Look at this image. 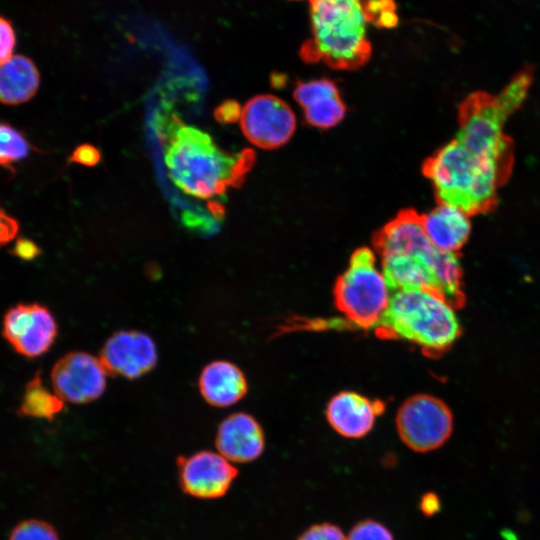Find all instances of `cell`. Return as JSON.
<instances>
[{
	"label": "cell",
	"instance_id": "14",
	"mask_svg": "<svg viewBox=\"0 0 540 540\" xmlns=\"http://www.w3.org/2000/svg\"><path fill=\"white\" fill-rule=\"evenodd\" d=\"M215 443L218 452L230 462L246 463L262 454L265 437L262 427L253 416L238 412L220 423Z\"/></svg>",
	"mask_w": 540,
	"mask_h": 540
},
{
	"label": "cell",
	"instance_id": "13",
	"mask_svg": "<svg viewBox=\"0 0 540 540\" xmlns=\"http://www.w3.org/2000/svg\"><path fill=\"white\" fill-rule=\"evenodd\" d=\"M385 410L381 400H372L354 391L334 395L326 407V419L341 436L361 438L373 428L376 418Z\"/></svg>",
	"mask_w": 540,
	"mask_h": 540
},
{
	"label": "cell",
	"instance_id": "24",
	"mask_svg": "<svg viewBox=\"0 0 540 540\" xmlns=\"http://www.w3.org/2000/svg\"><path fill=\"white\" fill-rule=\"evenodd\" d=\"M16 34L12 24L0 15V65L13 56Z\"/></svg>",
	"mask_w": 540,
	"mask_h": 540
},
{
	"label": "cell",
	"instance_id": "18",
	"mask_svg": "<svg viewBox=\"0 0 540 540\" xmlns=\"http://www.w3.org/2000/svg\"><path fill=\"white\" fill-rule=\"evenodd\" d=\"M40 74L33 61L13 55L0 65V102L8 105L30 100L38 90Z\"/></svg>",
	"mask_w": 540,
	"mask_h": 540
},
{
	"label": "cell",
	"instance_id": "3",
	"mask_svg": "<svg viewBox=\"0 0 540 540\" xmlns=\"http://www.w3.org/2000/svg\"><path fill=\"white\" fill-rule=\"evenodd\" d=\"M374 330L380 338L410 342L429 357L443 355L462 334L455 308L428 290L391 292Z\"/></svg>",
	"mask_w": 540,
	"mask_h": 540
},
{
	"label": "cell",
	"instance_id": "30",
	"mask_svg": "<svg viewBox=\"0 0 540 540\" xmlns=\"http://www.w3.org/2000/svg\"><path fill=\"white\" fill-rule=\"evenodd\" d=\"M441 504L437 494L428 492L420 500V510L426 516L435 515L440 510Z\"/></svg>",
	"mask_w": 540,
	"mask_h": 540
},
{
	"label": "cell",
	"instance_id": "22",
	"mask_svg": "<svg viewBox=\"0 0 540 540\" xmlns=\"http://www.w3.org/2000/svg\"><path fill=\"white\" fill-rule=\"evenodd\" d=\"M347 540H394V538L383 524L366 519L354 525Z\"/></svg>",
	"mask_w": 540,
	"mask_h": 540
},
{
	"label": "cell",
	"instance_id": "21",
	"mask_svg": "<svg viewBox=\"0 0 540 540\" xmlns=\"http://www.w3.org/2000/svg\"><path fill=\"white\" fill-rule=\"evenodd\" d=\"M9 540H59L56 530L40 520H27L18 524Z\"/></svg>",
	"mask_w": 540,
	"mask_h": 540
},
{
	"label": "cell",
	"instance_id": "8",
	"mask_svg": "<svg viewBox=\"0 0 540 540\" xmlns=\"http://www.w3.org/2000/svg\"><path fill=\"white\" fill-rule=\"evenodd\" d=\"M58 324L50 309L40 303H18L3 316L2 335L18 354L36 358L54 344Z\"/></svg>",
	"mask_w": 540,
	"mask_h": 540
},
{
	"label": "cell",
	"instance_id": "23",
	"mask_svg": "<svg viewBox=\"0 0 540 540\" xmlns=\"http://www.w3.org/2000/svg\"><path fill=\"white\" fill-rule=\"evenodd\" d=\"M297 540H347L342 530L331 523L315 524L305 530Z\"/></svg>",
	"mask_w": 540,
	"mask_h": 540
},
{
	"label": "cell",
	"instance_id": "9",
	"mask_svg": "<svg viewBox=\"0 0 540 540\" xmlns=\"http://www.w3.org/2000/svg\"><path fill=\"white\" fill-rule=\"evenodd\" d=\"M292 108L277 96L263 94L242 108L240 125L244 136L255 146L271 149L284 145L296 129Z\"/></svg>",
	"mask_w": 540,
	"mask_h": 540
},
{
	"label": "cell",
	"instance_id": "16",
	"mask_svg": "<svg viewBox=\"0 0 540 540\" xmlns=\"http://www.w3.org/2000/svg\"><path fill=\"white\" fill-rule=\"evenodd\" d=\"M422 228L430 243L440 251L456 253L467 242L471 223L462 209L440 203L420 217Z\"/></svg>",
	"mask_w": 540,
	"mask_h": 540
},
{
	"label": "cell",
	"instance_id": "29",
	"mask_svg": "<svg viewBox=\"0 0 540 540\" xmlns=\"http://www.w3.org/2000/svg\"><path fill=\"white\" fill-rule=\"evenodd\" d=\"M12 252L22 260H33L41 251L36 243L29 239L22 238L15 243Z\"/></svg>",
	"mask_w": 540,
	"mask_h": 540
},
{
	"label": "cell",
	"instance_id": "7",
	"mask_svg": "<svg viewBox=\"0 0 540 540\" xmlns=\"http://www.w3.org/2000/svg\"><path fill=\"white\" fill-rule=\"evenodd\" d=\"M396 428L403 443L416 452L441 447L453 431V415L447 404L428 394L408 398L398 409Z\"/></svg>",
	"mask_w": 540,
	"mask_h": 540
},
{
	"label": "cell",
	"instance_id": "25",
	"mask_svg": "<svg viewBox=\"0 0 540 540\" xmlns=\"http://www.w3.org/2000/svg\"><path fill=\"white\" fill-rule=\"evenodd\" d=\"M69 161L92 167L101 161V153L91 144H81L74 149L69 157Z\"/></svg>",
	"mask_w": 540,
	"mask_h": 540
},
{
	"label": "cell",
	"instance_id": "17",
	"mask_svg": "<svg viewBox=\"0 0 540 540\" xmlns=\"http://www.w3.org/2000/svg\"><path fill=\"white\" fill-rule=\"evenodd\" d=\"M198 386L204 400L216 407L231 406L239 402L248 391L242 370L224 360L206 365L199 376Z\"/></svg>",
	"mask_w": 540,
	"mask_h": 540
},
{
	"label": "cell",
	"instance_id": "6",
	"mask_svg": "<svg viewBox=\"0 0 540 540\" xmlns=\"http://www.w3.org/2000/svg\"><path fill=\"white\" fill-rule=\"evenodd\" d=\"M377 260L369 248L356 250L334 284V303L348 326L374 329L388 307L391 291Z\"/></svg>",
	"mask_w": 540,
	"mask_h": 540
},
{
	"label": "cell",
	"instance_id": "2",
	"mask_svg": "<svg viewBox=\"0 0 540 540\" xmlns=\"http://www.w3.org/2000/svg\"><path fill=\"white\" fill-rule=\"evenodd\" d=\"M164 162L168 176L183 193L210 199L237 186L252 164V152L227 153L206 132L173 118L166 131Z\"/></svg>",
	"mask_w": 540,
	"mask_h": 540
},
{
	"label": "cell",
	"instance_id": "20",
	"mask_svg": "<svg viewBox=\"0 0 540 540\" xmlns=\"http://www.w3.org/2000/svg\"><path fill=\"white\" fill-rule=\"evenodd\" d=\"M30 145L23 134L7 123H0V166H10L24 159Z\"/></svg>",
	"mask_w": 540,
	"mask_h": 540
},
{
	"label": "cell",
	"instance_id": "28",
	"mask_svg": "<svg viewBox=\"0 0 540 540\" xmlns=\"http://www.w3.org/2000/svg\"><path fill=\"white\" fill-rule=\"evenodd\" d=\"M19 224L0 206V248L11 242L18 234Z\"/></svg>",
	"mask_w": 540,
	"mask_h": 540
},
{
	"label": "cell",
	"instance_id": "15",
	"mask_svg": "<svg viewBox=\"0 0 540 540\" xmlns=\"http://www.w3.org/2000/svg\"><path fill=\"white\" fill-rule=\"evenodd\" d=\"M294 98L307 122L317 128H331L345 115V106L335 84L328 79L299 83Z\"/></svg>",
	"mask_w": 540,
	"mask_h": 540
},
{
	"label": "cell",
	"instance_id": "19",
	"mask_svg": "<svg viewBox=\"0 0 540 540\" xmlns=\"http://www.w3.org/2000/svg\"><path fill=\"white\" fill-rule=\"evenodd\" d=\"M64 403L54 391L43 384L37 371L24 388L17 413L22 417L53 420L62 412Z\"/></svg>",
	"mask_w": 540,
	"mask_h": 540
},
{
	"label": "cell",
	"instance_id": "4",
	"mask_svg": "<svg viewBox=\"0 0 540 540\" xmlns=\"http://www.w3.org/2000/svg\"><path fill=\"white\" fill-rule=\"evenodd\" d=\"M365 0H309L311 37L301 54L307 61L351 69L371 54L367 38Z\"/></svg>",
	"mask_w": 540,
	"mask_h": 540
},
{
	"label": "cell",
	"instance_id": "11",
	"mask_svg": "<svg viewBox=\"0 0 540 540\" xmlns=\"http://www.w3.org/2000/svg\"><path fill=\"white\" fill-rule=\"evenodd\" d=\"M177 464L183 491L201 499L222 497L238 475V470L229 460L211 451L181 456Z\"/></svg>",
	"mask_w": 540,
	"mask_h": 540
},
{
	"label": "cell",
	"instance_id": "26",
	"mask_svg": "<svg viewBox=\"0 0 540 540\" xmlns=\"http://www.w3.org/2000/svg\"><path fill=\"white\" fill-rule=\"evenodd\" d=\"M242 108L235 100H225L214 111V118L221 124H233L240 120Z\"/></svg>",
	"mask_w": 540,
	"mask_h": 540
},
{
	"label": "cell",
	"instance_id": "10",
	"mask_svg": "<svg viewBox=\"0 0 540 540\" xmlns=\"http://www.w3.org/2000/svg\"><path fill=\"white\" fill-rule=\"evenodd\" d=\"M107 374L99 358L72 351L55 362L50 377L53 391L64 402L86 404L103 394Z\"/></svg>",
	"mask_w": 540,
	"mask_h": 540
},
{
	"label": "cell",
	"instance_id": "1",
	"mask_svg": "<svg viewBox=\"0 0 540 540\" xmlns=\"http://www.w3.org/2000/svg\"><path fill=\"white\" fill-rule=\"evenodd\" d=\"M375 247L391 292L428 290L455 309L465 304L457 254L435 248L416 214L405 212L392 220L377 236Z\"/></svg>",
	"mask_w": 540,
	"mask_h": 540
},
{
	"label": "cell",
	"instance_id": "12",
	"mask_svg": "<svg viewBox=\"0 0 540 540\" xmlns=\"http://www.w3.org/2000/svg\"><path fill=\"white\" fill-rule=\"evenodd\" d=\"M157 349L150 336L139 331H119L103 345L100 357L108 374L136 379L157 363Z\"/></svg>",
	"mask_w": 540,
	"mask_h": 540
},
{
	"label": "cell",
	"instance_id": "27",
	"mask_svg": "<svg viewBox=\"0 0 540 540\" xmlns=\"http://www.w3.org/2000/svg\"><path fill=\"white\" fill-rule=\"evenodd\" d=\"M364 8L367 21L375 23L383 14L395 12L396 3L394 0H365Z\"/></svg>",
	"mask_w": 540,
	"mask_h": 540
},
{
	"label": "cell",
	"instance_id": "5",
	"mask_svg": "<svg viewBox=\"0 0 540 540\" xmlns=\"http://www.w3.org/2000/svg\"><path fill=\"white\" fill-rule=\"evenodd\" d=\"M425 173L441 203L454 205L469 216L491 211L498 189L508 180L470 155L455 139L428 160Z\"/></svg>",
	"mask_w": 540,
	"mask_h": 540
}]
</instances>
